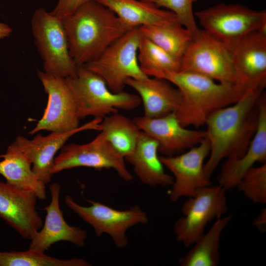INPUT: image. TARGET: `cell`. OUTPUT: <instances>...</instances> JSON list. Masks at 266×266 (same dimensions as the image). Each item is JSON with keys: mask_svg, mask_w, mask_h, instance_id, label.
<instances>
[{"mask_svg": "<svg viewBox=\"0 0 266 266\" xmlns=\"http://www.w3.org/2000/svg\"><path fill=\"white\" fill-rule=\"evenodd\" d=\"M265 88L246 91L236 102L208 117L205 125L210 152L203 166L207 179L223 159L240 157L247 150L257 128L258 101Z\"/></svg>", "mask_w": 266, "mask_h": 266, "instance_id": "obj_1", "label": "cell"}, {"mask_svg": "<svg viewBox=\"0 0 266 266\" xmlns=\"http://www.w3.org/2000/svg\"><path fill=\"white\" fill-rule=\"evenodd\" d=\"M62 21L69 53L77 67L95 60L131 30L95 0L82 4Z\"/></svg>", "mask_w": 266, "mask_h": 266, "instance_id": "obj_2", "label": "cell"}, {"mask_svg": "<svg viewBox=\"0 0 266 266\" xmlns=\"http://www.w3.org/2000/svg\"><path fill=\"white\" fill-rule=\"evenodd\" d=\"M162 78L180 91L181 101L175 113L181 125L186 128L203 126L212 112L236 102L246 92L235 84L220 83L192 72H169Z\"/></svg>", "mask_w": 266, "mask_h": 266, "instance_id": "obj_3", "label": "cell"}, {"mask_svg": "<svg viewBox=\"0 0 266 266\" xmlns=\"http://www.w3.org/2000/svg\"><path fill=\"white\" fill-rule=\"evenodd\" d=\"M65 80L73 95L79 119L89 116L103 119L118 113L119 109L132 110L141 103L137 95L113 92L100 76L83 66L77 67L74 76Z\"/></svg>", "mask_w": 266, "mask_h": 266, "instance_id": "obj_4", "label": "cell"}, {"mask_svg": "<svg viewBox=\"0 0 266 266\" xmlns=\"http://www.w3.org/2000/svg\"><path fill=\"white\" fill-rule=\"evenodd\" d=\"M202 29L231 52L245 36L266 26V10L221 3L195 12Z\"/></svg>", "mask_w": 266, "mask_h": 266, "instance_id": "obj_5", "label": "cell"}, {"mask_svg": "<svg viewBox=\"0 0 266 266\" xmlns=\"http://www.w3.org/2000/svg\"><path fill=\"white\" fill-rule=\"evenodd\" d=\"M31 27L43 71L63 78L74 76L77 66L69 53L62 19L40 8L33 14Z\"/></svg>", "mask_w": 266, "mask_h": 266, "instance_id": "obj_6", "label": "cell"}, {"mask_svg": "<svg viewBox=\"0 0 266 266\" xmlns=\"http://www.w3.org/2000/svg\"><path fill=\"white\" fill-rule=\"evenodd\" d=\"M140 36L138 27L129 30L97 58L83 66L100 76L113 92L124 91L127 79L147 77L137 59Z\"/></svg>", "mask_w": 266, "mask_h": 266, "instance_id": "obj_7", "label": "cell"}, {"mask_svg": "<svg viewBox=\"0 0 266 266\" xmlns=\"http://www.w3.org/2000/svg\"><path fill=\"white\" fill-rule=\"evenodd\" d=\"M86 200L90 205H80L69 195L64 199L66 205L93 228L97 236L107 234L117 248H124L128 244L126 233L129 229L148 222L146 213L137 205L121 210L99 201Z\"/></svg>", "mask_w": 266, "mask_h": 266, "instance_id": "obj_8", "label": "cell"}, {"mask_svg": "<svg viewBox=\"0 0 266 266\" xmlns=\"http://www.w3.org/2000/svg\"><path fill=\"white\" fill-rule=\"evenodd\" d=\"M226 190L220 185L199 189L183 204V216L175 222L174 232L184 247L193 245L204 233L207 223L222 216L227 211Z\"/></svg>", "mask_w": 266, "mask_h": 266, "instance_id": "obj_9", "label": "cell"}, {"mask_svg": "<svg viewBox=\"0 0 266 266\" xmlns=\"http://www.w3.org/2000/svg\"><path fill=\"white\" fill-rule=\"evenodd\" d=\"M125 161L100 132L87 143L64 145L54 159L51 173L53 175L77 167H91L97 170L113 169L124 180L132 181L133 177L128 170Z\"/></svg>", "mask_w": 266, "mask_h": 266, "instance_id": "obj_10", "label": "cell"}, {"mask_svg": "<svg viewBox=\"0 0 266 266\" xmlns=\"http://www.w3.org/2000/svg\"><path fill=\"white\" fill-rule=\"evenodd\" d=\"M180 71L198 73L220 83L234 84L232 52L199 29L181 61Z\"/></svg>", "mask_w": 266, "mask_h": 266, "instance_id": "obj_11", "label": "cell"}, {"mask_svg": "<svg viewBox=\"0 0 266 266\" xmlns=\"http://www.w3.org/2000/svg\"><path fill=\"white\" fill-rule=\"evenodd\" d=\"M37 74L48 95L46 108L41 118L29 133L40 131L66 132L78 128L79 118L72 93L65 78L37 70Z\"/></svg>", "mask_w": 266, "mask_h": 266, "instance_id": "obj_12", "label": "cell"}, {"mask_svg": "<svg viewBox=\"0 0 266 266\" xmlns=\"http://www.w3.org/2000/svg\"><path fill=\"white\" fill-rule=\"evenodd\" d=\"M209 152L210 144L206 137L184 153L160 156L164 166L173 175L172 188L168 192L171 201L183 197H192L199 189L211 185L203 170L204 161Z\"/></svg>", "mask_w": 266, "mask_h": 266, "instance_id": "obj_13", "label": "cell"}, {"mask_svg": "<svg viewBox=\"0 0 266 266\" xmlns=\"http://www.w3.org/2000/svg\"><path fill=\"white\" fill-rule=\"evenodd\" d=\"M234 84L246 91L266 85V27L243 38L232 51Z\"/></svg>", "mask_w": 266, "mask_h": 266, "instance_id": "obj_14", "label": "cell"}, {"mask_svg": "<svg viewBox=\"0 0 266 266\" xmlns=\"http://www.w3.org/2000/svg\"><path fill=\"white\" fill-rule=\"evenodd\" d=\"M102 119L94 118L72 131L52 132L45 136L39 134L32 139L19 135L14 141L32 163L33 171L39 180L46 184L51 181L53 176L51 170L58 151L71 136L79 132L87 130L100 131Z\"/></svg>", "mask_w": 266, "mask_h": 266, "instance_id": "obj_15", "label": "cell"}, {"mask_svg": "<svg viewBox=\"0 0 266 266\" xmlns=\"http://www.w3.org/2000/svg\"><path fill=\"white\" fill-rule=\"evenodd\" d=\"M139 129L158 143L159 152L173 156L200 143L206 137L205 130H190L181 125L175 113L149 118L144 116L133 119Z\"/></svg>", "mask_w": 266, "mask_h": 266, "instance_id": "obj_16", "label": "cell"}, {"mask_svg": "<svg viewBox=\"0 0 266 266\" xmlns=\"http://www.w3.org/2000/svg\"><path fill=\"white\" fill-rule=\"evenodd\" d=\"M37 199L33 193L0 180V217L25 239L31 240L43 225Z\"/></svg>", "mask_w": 266, "mask_h": 266, "instance_id": "obj_17", "label": "cell"}, {"mask_svg": "<svg viewBox=\"0 0 266 266\" xmlns=\"http://www.w3.org/2000/svg\"><path fill=\"white\" fill-rule=\"evenodd\" d=\"M51 200L43 208L46 211L44 224L31 239L29 249L44 252L52 244L68 241L78 247L85 245L86 230L68 224L63 217L59 204L60 185L54 182L49 186Z\"/></svg>", "mask_w": 266, "mask_h": 266, "instance_id": "obj_18", "label": "cell"}, {"mask_svg": "<svg viewBox=\"0 0 266 266\" xmlns=\"http://www.w3.org/2000/svg\"><path fill=\"white\" fill-rule=\"evenodd\" d=\"M258 122L245 153L236 158L227 159L220 171L219 183L226 191L236 188L247 171L257 162L266 161V97L261 94L258 101Z\"/></svg>", "mask_w": 266, "mask_h": 266, "instance_id": "obj_19", "label": "cell"}, {"mask_svg": "<svg viewBox=\"0 0 266 266\" xmlns=\"http://www.w3.org/2000/svg\"><path fill=\"white\" fill-rule=\"evenodd\" d=\"M126 85L138 93L143 106V116L147 117L157 118L175 112L181 101L179 89L164 78H128Z\"/></svg>", "mask_w": 266, "mask_h": 266, "instance_id": "obj_20", "label": "cell"}, {"mask_svg": "<svg viewBox=\"0 0 266 266\" xmlns=\"http://www.w3.org/2000/svg\"><path fill=\"white\" fill-rule=\"evenodd\" d=\"M158 153V142L141 131L133 151L125 160L133 166L142 183L151 186H172L173 177L165 171Z\"/></svg>", "mask_w": 266, "mask_h": 266, "instance_id": "obj_21", "label": "cell"}, {"mask_svg": "<svg viewBox=\"0 0 266 266\" xmlns=\"http://www.w3.org/2000/svg\"><path fill=\"white\" fill-rule=\"evenodd\" d=\"M95 0L110 9L131 29L144 26H162L178 22L173 12L161 9L147 0Z\"/></svg>", "mask_w": 266, "mask_h": 266, "instance_id": "obj_22", "label": "cell"}, {"mask_svg": "<svg viewBox=\"0 0 266 266\" xmlns=\"http://www.w3.org/2000/svg\"><path fill=\"white\" fill-rule=\"evenodd\" d=\"M0 174L6 182L17 188L33 193L39 200L46 198L45 184L32 169V163L14 141L4 154L0 155Z\"/></svg>", "mask_w": 266, "mask_h": 266, "instance_id": "obj_23", "label": "cell"}, {"mask_svg": "<svg viewBox=\"0 0 266 266\" xmlns=\"http://www.w3.org/2000/svg\"><path fill=\"white\" fill-rule=\"evenodd\" d=\"M231 216L220 217L209 230L193 244L194 246L179 259L181 266H216L220 262L219 245L221 233L230 221Z\"/></svg>", "mask_w": 266, "mask_h": 266, "instance_id": "obj_24", "label": "cell"}, {"mask_svg": "<svg viewBox=\"0 0 266 266\" xmlns=\"http://www.w3.org/2000/svg\"><path fill=\"white\" fill-rule=\"evenodd\" d=\"M100 131L125 159L133 151L141 130L133 119L116 113L102 119Z\"/></svg>", "mask_w": 266, "mask_h": 266, "instance_id": "obj_25", "label": "cell"}, {"mask_svg": "<svg viewBox=\"0 0 266 266\" xmlns=\"http://www.w3.org/2000/svg\"><path fill=\"white\" fill-rule=\"evenodd\" d=\"M138 28L141 35L180 62L193 37L191 32L178 22L162 26H144Z\"/></svg>", "mask_w": 266, "mask_h": 266, "instance_id": "obj_26", "label": "cell"}, {"mask_svg": "<svg viewBox=\"0 0 266 266\" xmlns=\"http://www.w3.org/2000/svg\"><path fill=\"white\" fill-rule=\"evenodd\" d=\"M137 59L142 71L147 76L162 78L166 73L180 71L179 61L141 35Z\"/></svg>", "mask_w": 266, "mask_h": 266, "instance_id": "obj_27", "label": "cell"}, {"mask_svg": "<svg viewBox=\"0 0 266 266\" xmlns=\"http://www.w3.org/2000/svg\"><path fill=\"white\" fill-rule=\"evenodd\" d=\"M85 260L60 259L28 249L26 251H0V266H90Z\"/></svg>", "mask_w": 266, "mask_h": 266, "instance_id": "obj_28", "label": "cell"}, {"mask_svg": "<svg viewBox=\"0 0 266 266\" xmlns=\"http://www.w3.org/2000/svg\"><path fill=\"white\" fill-rule=\"evenodd\" d=\"M254 203H266V163L253 166L242 177L237 187Z\"/></svg>", "mask_w": 266, "mask_h": 266, "instance_id": "obj_29", "label": "cell"}, {"mask_svg": "<svg viewBox=\"0 0 266 266\" xmlns=\"http://www.w3.org/2000/svg\"><path fill=\"white\" fill-rule=\"evenodd\" d=\"M164 7L176 16L179 24L191 32L194 36L199 31L193 12V3L198 0H144Z\"/></svg>", "mask_w": 266, "mask_h": 266, "instance_id": "obj_30", "label": "cell"}, {"mask_svg": "<svg viewBox=\"0 0 266 266\" xmlns=\"http://www.w3.org/2000/svg\"><path fill=\"white\" fill-rule=\"evenodd\" d=\"M90 0H58L55 7L50 13L63 19L72 13L80 5Z\"/></svg>", "mask_w": 266, "mask_h": 266, "instance_id": "obj_31", "label": "cell"}, {"mask_svg": "<svg viewBox=\"0 0 266 266\" xmlns=\"http://www.w3.org/2000/svg\"><path fill=\"white\" fill-rule=\"evenodd\" d=\"M254 225L260 231L265 232L266 230V209L263 208L254 221Z\"/></svg>", "mask_w": 266, "mask_h": 266, "instance_id": "obj_32", "label": "cell"}, {"mask_svg": "<svg viewBox=\"0 0 266 266\" xmlns=\"http://www.w3.org/2000/svg\"><path fill=\"white\" fill-rule=\"evenodd\" d=\"M12 32V29L9 26L0 22V40L9 36Z\"/></svg>", "mask_w": 266, "mask_h": 266, "instance_id": "obj_33", "label": "cell"}]
</instances>
